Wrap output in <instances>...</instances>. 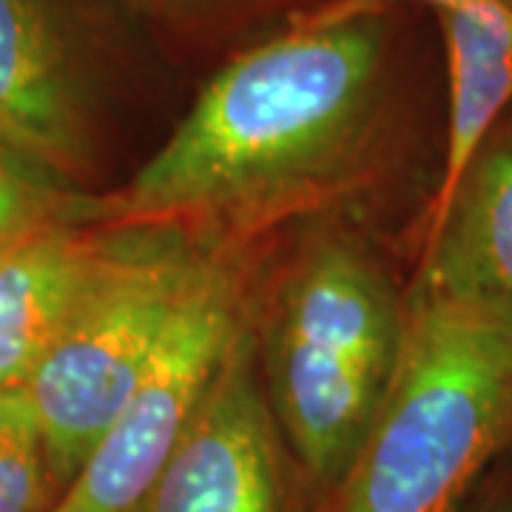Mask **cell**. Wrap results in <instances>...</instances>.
Returning <instances> with one entry per match:
<instances>
[{"label": "cell", "instance_id": "52a82bcc", "mask_svg": "<svg viewBox=\"0 0 512 512\" xmlns=\"http://www.w3.org/2000/svg\"><path fill=\"white\" fill-rule=\"evenodd\" d=\"M92 89L57 0H0V143L74 183L92 165Z\"/></svg>", "mask_w": 512, "mask_h": 512}, {"label": "cell", "instance_id": "ba28073f", "mask_svg": "<svg viewBox=\"0 0 512 512\" xmlns=\"http://www.w3.org/2000/svg\"><path fill=\"white\" fill-rule=\"evenodd\" d=\"M433 15L447 66V134L424 237L441 225L464 174L512 103V0H484Z\"/></svg>", "mask_w": 512, "mask_h": 512}, {"label": "cell", "instance_id": "7a4b0ae2", "mask_svg": "<svg viewBox=\"0 0 512 512\" xmlns=\"http://www.w3.org/2000/svg\"><path fill=\"white\" fill-rule=\"evenodd\" d=\"M512 441V299L416 274L399 362L333 512H456Z\"/></svg>", "mask_w": 512, "mask_h": 512}, {"label": "cell", "instance_id": "277c9868", "mask_svg": "<svg viewBox=\"0 0 512 512\" xmlns=\"http://www.w3.org/2000/svg\"><path fill=\"white\" fill-rule=\"evenodd\" d=\"M222 248L183 228H100L92 276L23 387L43 427L60 493L140 387Z\"/></svg>", "mask_w": 512, "mask_h": 512}, {"label": "cell", "instance_id": "5bb4252c", "mask_svg": "<svg viewBox=\"0 0 512 512\" xmlns=\"http://www.w3.org/2000/svg\"><path fill=\"white\" fill-rule=\"evenodd\" d=\"M393 3H421V6H430L433 12H441V9L473 6V3H484V0H333V6L350 9V12H384Z\"/></svg>", "mask_w": 512, "mask_h": 512}, {"label": "cell", "instance_id": "2e32d148", "mask_svg": "<svg viewBox=\"0 0 512 512\" xmlns=\"http://www.w3.org/2000/svg\"><path fill=\"white\" fill-rule=\"evenodd\" d=\"M9 242H15V239H9ZM9 242H0V254H3V248H6Z\"/></svg>", "mask_w": 512, "mask_h": 512}, {"label": "cell", "instance_id": "7c38bea8", "mask_svg": "<svg viewBox=\"0 0 512 512\" xmlns=\"http://www.w3.org/2000/svg\"><path fill=\"white\" fill-rule=\"evenodd\" d=\"M94 205L97 197L74 191L72 183L0 143V242L52 225H94Z\"/></svg>", "mask_w": 512, "mask_h": 512}, {"label": "cell", "instance_id": "3957f363", "mask_svg": "<svg viewBox=\"0 0 512 512\" xmlns=\"http://www.w3.org/2000/svg\"><path fill=\"white\" fill-rule=\"evenodd\" d=\"M404 296L362 239L313 237L276 291L259 356L274 419L305 476L336 490L399 362Z\"/></svg>", "mask_w": 512, "mask_h": 512}, {"label": "cell", "instance_id": "6da1fadb", "mask_svg": "<svg viewBox=\"0 0 512 512\" xmlns=\"http://www.w3.org/2000/svg\"><path fill=\"white\" fill-rule=\"evenodd\" d=\"M387 103L384 12L328 3L231 57L131 183L97 200L94 225L183 228L228 245L353 183Z\"/></svg>", "mask_w": 512, "mask_h": 512}, {"label": "cell", "instance_id": "8fae6325", "mask_svg": "<svg viewBox=\"0 0 512 512\" xmlns=\"http://www.w3.org/2000/svg\"><path fill=\"white\" fill-rule=\"evenodd\" d=\"M57 495L35 407L23 390H0V512H49Z\"/></svg>", "mask_w": 512, "mask_h": 512}, {"label": "cell", "instance_id": "9a60e30c", "mask_svg": "<svg viewBox=\"0 0 512 512\" xmlns=\"http://www.w3.org/2000/svg\"><path fill=\"white\" fill-rule=\"evenodd\" d=\"M493 512H512V504H501V507H495Z\"/></svg>", "mask_w": 512, "mask_h": 512}, {"label": "cell", "instance_id": "8992f818", "mask_svg": "<svg viewBox=\"0 0 512 512\" xmlns=\"http://www.w3.org/2000/svg\"><path fill=\"white\" fill-rule=\"evenodd\" d=\"M285 447L245 325L137 512H288Z\"/></svg>", "mask_w": 512, "mask_h": 512}, {"label": "cell", "instance_id": "30bf717a", "mask_svg": "<svg viewBox=\"0 0 512 512\" xmlns=\"http://www.w3.org/2000/svg\"><path fill=\"white\" fill-rule=\"evenodd\" d=\"M416 274L512 299V134H493L464 174Z\"/></svg>", "mask_w": 512, "mask_h": 512}, {"label": "cell", "instance_id": "4fadbf2b", "mask_svg": "<svg viewBox=\"0 0 512 512\" xmlns=\"http://www.w3.org/2000/svg\"><path fill=\"white\" fill-rule=\"evenodd\" d=\"M126 3L151 15H197V12H211L222 6H237L245 0H126Z\"/></svg>", "mask_w": 512, "mask_h": 512}, {"label": "cell", "instance_id": "9c48e42d", "mask_svg": "<svg viewBox=\"0 0 512 512\" xmlns=\"http://www.w3.org/2000/svg\"><path fill=\"white\" fill-rule=\"evenodd\" d=\"M100 251L97 225H52L0 254V390H23L55 345Z\"/></svg>", "mask_w": 512, "mask_h": 512}, {"label": "cell", "instance_id": "5b68a950", "mask_svg": "<svg viewBox=\"0 0 512 512\" xmlns=\"http://www.w3.org/2000/svg\"><path fill=\"white\" fill-rule=\"evenodd\" d=\"M245 325V274L222 248L174 319L140 387L49 512H137Z\"/></svg>", "mask_w": 512, "mask_h": 512}]
</instances>
